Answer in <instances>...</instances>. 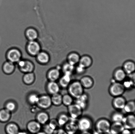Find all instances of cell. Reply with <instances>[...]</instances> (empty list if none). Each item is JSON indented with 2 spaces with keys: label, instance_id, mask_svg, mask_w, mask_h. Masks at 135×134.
Segmentation results:
<instances>
[{
  "label": "cell",
  "instance_id": "obj_1",
  "mask_svg": "<svg viewBox=\"0 0 135 134\" xmlns=\"http://www.w3.org/2000/svg\"><path fill=\"white\" fill-rule=\"evenodd\" d=\"M67 88L68 94L75 99L79 98L84 93V89L79 81H71Z\"/></svg>",
  "mask_w": 135,
  "mask_h": 134
},
{
  "label": "cell",
  "instance_id": "obj_2",
  "mask_svg": "<svg viewBox=\"0 0 135 134\" xmlns=\"http://www.w3.org/2000/svg\"><path fill=\"white\" fill-rule=\"evenodd\" d=\"M111 124L110 121L107 119H99L95 124V131L100 133H109Z\"/></svg>",
  "mask_w": 135,
  "mask_h": 134
},
{
  "label": "cell",
  "instance_id": "obj_3",
  "mask_svg": "<svg viewBox=\"0 0 135 134\" xmlns=\"http://www.w3.org/2000/svg\"><path fill=\"white\" fill-rule=\"evenodd\" d=\"M126 89L121 82H114L110 86L109 92L112 97H115L121 96L125 93Z\"/></svg>",
  "mask_w": 135,
  "mask_h": 134
},
{
  "label": "cell",
  "instance_id": "obj_4",
  "mask_svg": "<svg viewBox=\"0 0 135 134\" xmlns=\"http://www.w3.org/2000/svg\"><path fill=\"white\" fill-rule=\"evenodd\" d=\"M67 108L70 119L77 121L82 116L83 110L76 104L73 103Z\"/></svg>",
  "mask_w": 135,
  "mask_h": 134
},
{
  "label": "cell",
  "instance_id": "obj_5",
  "mask_svg": "<svg viewBox=\"0 0 135 134\" xmlns=\"http://www.w3.org/2000/svg\"><path fill=\"white\" fill-rule=\"evenodd\" d=\"M79 131L80 132L91 130L93 127V121L87 116H81L77 121Z\"/></svg>",
  "mask_w": 135,
  "mask_h": 134
},
{
  "label": "cell",
  "instance_id": "obj_6",
  "mask_svg": "<svg viewBox=\"0 0 135 134\" xmlns=\"http://www.w3.org/2000/svg\"><path fill=\"white\" fill-rule=\"evenodd\" d=\"M36 105L42 109L47 110L50 108L52 105L51 96L48 94L39 96V100Z\"/></svg>",
  "mask_w": 135,
  "mask_h": 134
},
{
  "label": "cell",
  "instance_id": "obj_7",
  "mask_svg": "<svg viewBox=\"0 0 135 134\" xmlns=\"http://www.w3.org/2000/svg\"><path fill=\"white\" fill-rule=\"evenodd\" d=\"M125 129L133 130L135 128V116L134 114H128L124 117L122 122Z\"/></svg>",
  "mask_w": 135,
  "mask_h": 134
},
{
  "label": "cell",
  "instance_id": "obj_8",
  "mask_svg": "<svg viewBox=\"0 0 135 134\" xmlns=\"http://www.w3.org/2000/svg\"><path fill=\"white\" fill-rule=\"evenodd\" d=\"M20 71L24 73H31L33 71L34 66L32 63L27 60H20L18 62Z\"/></svg>",
  "mask_w": 135,
  "mask_h": 134
},
{
  "label": "cell",
  "instance_id": "obj_9",
  "mask_svg": "<svg viewBox=\"0 0 135 134\" xmlns=\"http://www.w3.org/2000/svg\"><path fill=\"white\" fill-rule=\"evenodd\" d=\"M42 126L36 120H31L27 123L26 128L29 133L36 134L41 131Z\"/></svg>",
  "mask_w": 135,
  "mask_h": 134
},
{
  "label": "cell",
  "instance_id": "obj_10",
  "mask_svg": "<svg viewBox=\"0 0 135 134\" xmlns=\"http://www.w3.org/2000/svg\"><path fill=\"white\" fill-rule=\"evenodd\" d=\"M64 129L67 134H76L79 131L77 121L70 120L64 126Z\"/></svg>",
  "mask_w": 135,
  "mask_h": 134
},
{
  "label": "cell",
  "instance_id": "obj_11",
  "mask_svg": "<svg viewBox=\"0 0 135 134\" xmlns=\"http://www.w3.org/2000/svg\"><path fill=\"white\" fill-rule=\"evenodd\" d=\"M43 131L47 134H53L54 131L59 127L57 119H53L45 125Z\"/></svg>",
  "mask_w": 135,
  "mask_h": 134
},
{
  "label": "cell",
  "instance_id": "obj_12",
  "mask_svg": "<svg viewBox=\"0 0 135 134\" xmlns=\"http://www.w3.org/2000/svg\"><path fill=\"white\" fill-rule=\"evenodd\" d=\"M127 102L126 99L122 96L115 97L112 101V106L116 110L122 111L125 107Z\"/></svg>",
  "mask_w": 135,
  "mask_h": 134
},
{
  "label": "cell",
  "instance_id": "obj_13",
  "mask_svg": "<svg viewBox=\"0 0 135 134\" xmlns=\"http://www.w3.org/2000/svg\"><path fill=\"white\" fill-rule=\"evenodd\" d=\"M60 86L56 81H49L46 85V89L49 95L59 93L60 90Z\"/></svg>",
  "mask_w": 135,
  "mask_h": 134
},
{
  "label": "cell",
  "instance_id": "obj_14",
  "mask_svg": "<svg viewBox=\"0 0 135 134\" xmlns=\"http://www.w3.org/2000/svg\"><path fill=\"white\" fill-rule=\"evenodd\" d=\"M127 75L122 68H118L114 72L113 78L116 82L122 83L126 79Z\"/></svg>",
  "mask_w": 135,
  "mask_h": 134
},
{
  "label": "cell",
  "instance_id": "obj_15",
  "mask_svg": "<svg viewBox=\"0 0 135 134\" xmlns=\"http://www.w3.org/2000/svg\"><path fill=\"white\" fill-rule=\"evenodd\" d=\"M75 100V103L78 105L83 110L87 108L89 101V97L87 94L84 93Z\"/></svg>",
  "mask_w": 135,
  "mask_h": 134
},
{
  "label": "cell",
  "instance_id": "obj_16",
  "mask_svg": "<svg viewBox=\"0 0 135 134\" xmlns=\"http://www.w3.org/2000/svg\"><path fill=\"white\" fill-rule=\"evenodd\" d=\"M47 77L49 81H56L60 77V72L58 68H54L48 71Z\"/></svg>",
  "mask_w": 135,
  "mask_h": 134
},
{
  "label": "cell",
  "instance_id": "obj_17",
  "mask_svg": "<svg viewBox=\"0 0 135 134\" xmlns=\"http://www.w3.org/2000/svg\"><path fill=\"white\" fill-rule=\"evenodd\" d=\"M83 88L89 89L91 88L94 85V81L92 77L88 76L82 77L79 81Z\"/></svg>",
  "mask_w": 135,
  "mask_h": 134
},
{
  "label": "cell",
  "instance_id": "obj_18",
  "mask_svg": "<svg viewBox=\"0 0 135 134\" xmlns=\"http://www.w3.org/2000/svg\"><path fill=\"white\" fill-rule=\"evenodd\" d=\"M36 120L42 125H45L49 121L50 116L47 112L41 111L37 114Z\"/></svg>",
  "mask_w": 135,
  "mask_h": 134
},
{
  "label": "cell",
  "instance_id": "obj_19",
  "mask_svg": "<svg viewBox=\"0 0 135 134\" xmlns=\"http://www.w3.org/2000/svg\"><path fill=\"white\" fill-rule=\"evenodd\" d=\"M9 61L13 63L18 62L20 60L21 54L17 50L13 49L9 51L8 55Z\"/></svg>",
  "mask_w": 135,
  "mask_h": 134
},
{
  "label": "cell",
  "instance_id": "obj_20",
  "mask_svg": "<svg viewBox=\"0 0 135 134\" xmlns=\"http://www.w3.org/2000/svg\"><path fill=\"white\" fill-rule=\"evenodd\" d=\"M124 129L122 123L113 122L111 124L109 133L110 134H120Z\"/></svg>",
  "mask_w": 135,
  "mask_h": 134
},
{
  "label": "cell",
  "instance_id": "obj_21",
  "mask_svg": "<svg viewBox=\"0 0 135 134\" xmlns=\"http://www.w3.org/2000/svg\"><path fill=\"white\" fill-rule=\"evenodd\" d=\"M20 131L18 126L14 122L9 123L6 125L5 128L6 134H18Z\"/></svg>",
  "mask_w": 135,
  "mask_h": 134
},
{
  "label": "cell",
  "instance_id": "obj_22",
  "mask_svg": "<svg viewBox=\"0 0 135 134\" xmlns=\"http://www.w3.org/2000/svg\"><path fill=\"white\" fill-rule=\"evenodd\" d=\"M92 60L90 56H85L80 58L79 66L85 69L90 67L92 65Z\"/></svg>",
  "mask_w": 135,
  "mask_h": 134
},
{
  "label": "cell",
  "instance_id": "obj_23",
  "mask_svg": "<svg viewBox=\"0 0 135 134\" xmlns=\"http://www.w3.org/2000/svg\"><path fill=\"white\" fill-rule=\"evenodd\" d=\"M40 46L36 42L31 41L28 45V49L30 54L33 55H38L40 51Z\"/></svg>",
  "mask_w": 135,
  "mask_h": 134
},
{
  "label": "cell",
  "instance_id": "obj_24",
  "mask_svg": "<svg viewBox=\"0 0 135 134\" xmlns=\"http://www.w3.org/2000/svg\"><path fill=\"white\" fill-rule=\"evenodd\" d=\"M121 112L124 114L127 115L133 114L135 111V103L134 101H129L127 102Z\"/></svg>",
  "mask_w": 135,
  "mask_h": 134
},
{
  "label": "cell",
  "instance_id": "obj_25",
  "mask_svg": "<svg viewBox=\"0 0 135 134\" xmlns=\"http://www.w3.org/2000/svg\"><path fill=\"white\" fill-rule=\"evenodd\" d=\"M59 84L60 87L66 88L71 83V76L64 74L59 79Z\"/></svg>",
  "mask_w": 135,
  "mask_h": 134
},
{
  "label": "cell",
  "instance_id": "obj_26",
  "mask_svg": "<svg viewBox=\"0 0 135 134\" xmlns=\"http://www.w3.org/2000/svg\"><path fill=\"white\" fill-rule=\"evenodd\" d=\"M35 78V74L33 72L25 73L22 77V81L25 84L30 85L34 83Z\"/></svg>",
  "mask_w": 135,
  "mask_h": 134
},
{
  "label": "cell",
  "instance_id": "obj_27",
  "mask_svg": "<svg viewBox=\"0 0 135 134\" xmlns=\"http://www.w3.org/2000/svg\"><path fill=\"white\" fill-rule=\"evenodd\" d=\"M122 69L127 75L133 74L135 70L134 63L132 61H127L124 64Z\"/></svg>",
  "mask_w": 135,
  "mask_h": 134
},
{
  "label": "cell",
  "instance_id": "obj_28",
  "mask_svg": "<svg viewBox=\"0 0 135 134\" xmlns=\"http://www.w3.org/2000/svg\"><path fill=\"white\" fill-rule=\"evenodd\" d=\"M15 68L14 63L9 61L4 63L2 67V71L5 74L10 75L14 73Z\"/></svg>",
  "mask_w": 135,
  "mask_h": 134
},
{
  "label": "cell",
  "instance_id": "obj_29",
  "mask_svg": "<svg viewBox=\"0 0 135 134\" xmlns=\"http://www.w3.org/2000/svg\"><path fill=\"white\" fill-rule=\"evenodd\" d=\"M11 113L5 108L0 110V122L3 123L7 122L11 118Z\"/></svg>",
  "mask_w": 135,
  "mask_h": 134
},
{
  "label": "cell",
  "instance_id": "obj_30",
  "mask_svg": "<svg viewBox=\"0 0 135 134\" xmlns=\"http://www.w3.org/2000/svg\"><path fill=\"white\" fill-rule=\"evenodd\" d=\"M125 115L121 111H116L112 114L111 119L112 123H122L125 117Z\"/></svg>",
  "mask_w": 135,
  "mask_h": 134
},
{
  "label": "cell",
  "instance_id": "obj_31",
  "mask_svg": "<svg viewBox=\"0 0 135 134\" xmlns=\"http://www.w3.org/2000/svg\"><path fill=\"white\" fill-rule=\"evenodd\" d=\"M70 120L68 114L62 113L58 116L57 120L58 125L59 127H64Z\"/></svg>",
  "mask_w": 135,
  "mask_h": 134
},
{
  "label": "cell",
  "instance_id": "obj_32",
  "mask_svg": "<svg viewBox=\"0 0 135 134\" xmlns=\"http://www.w3.org/2000/svg\"><path fill=\"white\" fill-rule=\"evenodd\" d=\"M80 59V56L78 53L72 52L70 53L68 57V63L75 66L76 64L79 63Z\"/></svg>",
  "mask_w": 135,
  "mask_h": 134
},
{
  "label": "cell",
  "instance_id": "obj_33",
  "mask_svg": "<svg viewBox=\"0 0 135 134\" xmlns=\"http://www.w3.org/2000/svg\"><path fill=\"white\" fill-rule=\"evenodd\" d=\"M51 98L52 105L54 106H59L62 104V95L60 93H58L51 95Z\"/></svg>",
  "mask_w": 135,
  "mask_h": 134
},
{
  "label": "cell",
  "instance_id": "obj_34",
  "mask_svg": "<svg viewBox=\"0 0 135 134\" xmlns=\"http://www.w3.org/2000/svg\"><path fill=\"white\" fill-rule=\"evenodd\" d=\"M75 66L71 65L68 63H66L62 68L63 74L71 76L75 71Z\"/></svg>",
  "mask_w": 135,
  "mask_h": 134
},
{
  "label": "cell",
  "instance_id": "obj_35",
  "mask_svg": "<svg viewBox=\"0 0 135 134\" xmlns=\"http://www.w3.org/2000/svg\"><path fill=\"white\" fill-rule=\"evenodd\" d=\"M73 102L74 98L69 94H65L62 96V103L66 107H68L71 105L73 103Z\"/></svg>",
  "mask_w": 135,
  "mask_h": 134
},
{
  "label": "cell",
  "instance_id": "obj_36",
  "mask_svg": "<svg viewBox=\"0 0 135 134\" xmlns=\"http://www.w3.org/2000/svg\"><path fill=\"white\" fill-rule=\"evenodd\" d=\"M39 96L35 93H32L28 96L27 100L30 104L37 105L39 100Z\"/></svg>",
  "mask_w": 135,
  "mask_h": 134
},
{
  "label": "cell",
  "instance_id": "obj_37",
  "mask_svg": "<svg viewBox=\"0 0 135 134\" xmlns=\"http://www.w3.org/2000/svg\"><path fill=\"white\" fill-rule=\"evenodd\" d=\"M38 55V60L41 63L46 64L49 62V57L47 53L42 52L39 53Z\"/></svg>",
  "mask_w": 135,
  "mask_h": 134
},
{
  "label": "cell",
  "instance_id": "obj_38",
  "mask_svg": "<svg viewBox=\"0 0 135 134\" xmlns=\"http://www.w3.org/2000/svg\"><path fill=\"white\" fill-rule=\"evenodd\" d=\"M4 108L11 113L13 112L16 110V103L13 101H8L5 103Z\"/></svg>",
  "mask_w": 135,
  "mask_h": 134
},
{
  "label": "cell",
  "instance_id": "obj_39",
  "mask_svg": "<svg viewBox=\"0 0 135 134\" xmlns=\"http://www.w3.org/2000/svg\"><path fill=\"white\" fill-rule=\"evenodd\" d=\"M26 35L28 38L31 41H33L36 39L38 36L37 31L32 29H29L27 30L26 32Z\"/></svg>",
  "mask_w": 135,
  "mask_h": 134
},
{
  "label": "cell",
  "instance_id": "obj_40",
  "mask_svg": "<svg viewBox=\"0 0 135 134\" xmlns=\"http://www.w3.org/2000/svg\"><path fill=\"white\" fill-rule=\"evenodd\" d=\"M53 134H67L64 129L61 128H57Z\"/></svg>",
  "mask_w": 135,
  "mask_h": 134
},
{
  "label": "cell",
  "instance_id": "obj_41",
  "mask_svg": "<svg viewBox=\"0 0 135 134\" xmlns=\"http://www.w3.org/2000/svg\"><path fill=\"white\" fill-rule=\"evenodd\" d=\"M85 69H83V68L79 66H78L77 68L75 69V71H76V73L78 74H82V73H84L85 71Z\"/></svg>",
  "mask_w": 135,
  "mask_h": 134
},
{
  "label": "cell",
  "instance_id": "obj_42",
  "mask_svg": "<svg viewBox=\"0 0 135 134\" xmlns=\"http://www.w3.org/2000/svg\"><path fill=\"white\" fill-rule=\"evenodd\" d=\"M120 134H133L132 130H130L124 129L122 132Z\"/></svg>",
  "mask_w": 135,
  "mask_h": 134
},
{
  "label": "cell",
  "instance_id": "obj_43",
  "mask_svg": "<svg viewBox=\"0 0 135 134\" xmlns=\"http://www.w3.org/2000/svg\"><path fill=\"white\" fill-rule=\"evenodd\" d=\"M79 134H94L93 133H92L90 131H85V132H80V133Z\"/></svg>",
  "mask_w": 135,
  "mask_h": 134
},
{
  "label": "cell",
  "instance_id": "obj_44",
  "mask_svg": "<svg viewBox=\"0 0 135 134\" xmlns=\"http://www.w3.org/2000/svg\"><path fill=\"white\" fill-rule=\"evenodd\" d=\"M29 133L28 132L26 131H20L18 134H29Z\"/></svg>",
  "mask_w": 135,
  "mask_h": 134
},
{
  "label": "cell",
  "instance_id": "obj_45",
  "mask_svg": "<svg viewBox=\"0 0 135 134\" xmlns=\"http://www.w3.org/2000/svg\"><path fill=\"white\" fill-rule=\"evenodd\" d=\"M36 134H47L44 131H41L40 132H38Z\"/></svg>",
  "mask_w": 135,
  "mask_h": 134
},
{
  "label": "cell",
  "instance_id": "obj_46",
  "mask_svg": "<svg viewBox=\"0 0 135 134\" xmlns=\"http://www.w3.org/2000/svg\"><path fill=\"white\" fill-rule=\"evenodd\" d=\"M94 134H110L109 133H98V132H95V133H93Z\"/></svg>",
  "mask_w": 135,
  "mask_h": 134
}]
</instances>
